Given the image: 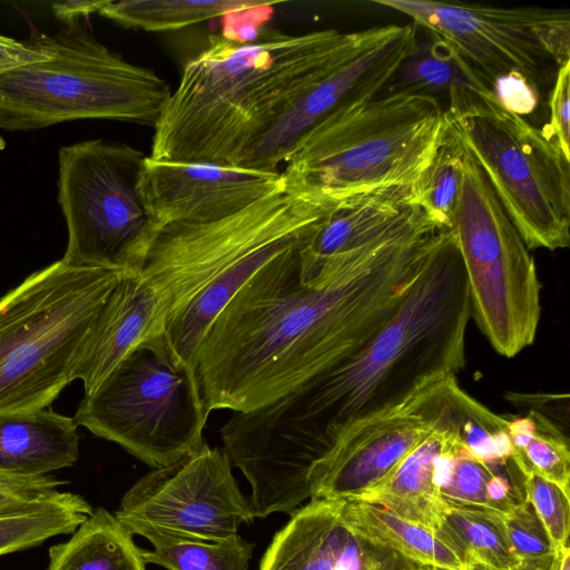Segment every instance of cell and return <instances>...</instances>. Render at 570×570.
<instances>
[{
  "mask_svg": "<svg viewBox=\"0 0 570 570\" xmlns=\"http://www.w3.org/2000/svg\"><path fill=\"white\" fill-rule=\"evenodd\" d=\"M75 420L48 409L0 414V472L40 476L79 458Z\"/></svg>",
  "mask_w": 570,
  "mask_h": 570,
  "instance_id": "cell-21",
  "label": "cell"
},
{
  "mask_svg": "<svg viewBox=\"0 0 570 570\" xmlns=\"http://www.w3.org/2000/svg\"><path fill=\"white\" fill-rule=\"evenodd\" d=\"M144 550L146 563L167 570H248L254 546L236 534L216 541L157 538Z\"/></svg>",
  "mask_w": 570,
  "mask_h": 570,
  "instance_id": "cell-27",
  "label": "cell"
},
{
  "mask_svg": "<svg viewBox=\"0 0 570 570\" xmlns=\"http://www.w3.org/2000/svg\"><path fill=\"white\" fill-rule=\"evenodd\" d=\"M537 431L521 454L527 465L538 475L556 484L570 498V451L568 439L550 419L532 411Z\"/></svg>",
  "mask_w": 570,
  "mask_h": 570,
  "instance_id": "cell-32",
  "label": "cell"
},
{
  "mask_svg": "<svg viewBox=\"0 0 570 570\" xmlns=\"http://www.w3.org/2000/svg\"><path fill=\"white\" fill-rule=\"evenodd\" d=\"M446 131L434 98L381 92L332 111L298 140L281 173L288 190L334 200L411 187Z\"/></svg>",
  "mask_w": 570,
  "mask_h": 570,
  "instance_id": "cell-5",
  "label": "cell"
},
{
  "mask_svg": "<svg viewBox=\"0 0 570 570\" xmlns=\"http://www.w3.org/2000/svg\"><path fill=\"white\" fill-rule=\"evenodd\" d=\"M340 202L285 188L219 220L159 228L138 274L163 306L171 356L193 365L206 331L242 286L282 252L307 243Z\"/></svg>",
  "mask_w": 570,
  "mask_h": 570,
  "instance_id": "cell-4",
  "label": "cell"
},
{
  "mask_svg": "<svg viewBox=\"0 0 570 570\" xmlns=\"http://www.w3.org/2000/svg\"><path fill=\"white\" fill-rule=\"evenodd\" d=\"M261 2L250 0H108L99 14L126 28L145 31H171L224 17Z\"/></svg>",
  "mask_w": 570,
  "mask_h": 570,
  "instance_id": "cell-26",
  "label": "cell"
},
{
  "mask_svg": "<svg viewBox=\"0 0 570 570\" xmlns=\"http://www.w3.org/2000/svg\"><path fill=\"white\" fill-rule=\"evenodd\" d=\"M439 35L492 82L520 73L538 88L551 67L570 61V12L433 0H375Z\"/></svg>",
  "mask_w": 570,
  "mask_h": 570,
  "instance_id": "cell-12",
  "label": "cell"
},
{
  "mask_svg": "<svg viewBox=\"0 0 570 570\" xmlns=\"http://www.w3.org/2000/svg\"><path fill=\"white\" fill-rule=\"evenodd\" d=\"M511 460L523 475L525 500L532 507L558 553L568 546L570 498L566 497L556 484L534 473L515 450Z\"/></svg>",
  "mask_w": 570,
  "mask_h": 570,
  "instance_id": "cell-33",
  "label": "cell"
},
{
  "mask_svg": "<svg viewBox=\"0 0 570 570\" xmlns=\"http://www.w3.org/2000/svg\"><path fill=\"white\" fill-rule=\"evenodd\" d=\"M364 36L263 29L255 40L237 42L210 35L184 65L154 127L149 156L242 167L286 110Z\"/></svg>",
  "mask_w": 570,
  "mask_h": 570,
  "instance_id": "cell-3",
  "label": "cell"
},
{
  "mask_svg": "<svg viewBox=\"0 0 570 570\" xmlns=\"http://www.w3.org/2000/svg\"><path fill=\"white\" fill-rule=\"evenodd\" d=\"M285 188L278 170L150 156L145 157L138 180L142 206L157 230L174 223L219 220Z\"/></svg>",
  "mask_w": 570,
  "mask_h": 570,
  "instance_id": "cell-16",
  "label": "cell"
},
{
  "mask_svg": "<svg viewBox=\"0 0 570 570\" xmlns=\"http://www.w3.org/2000/svg\"><path fill=\"white\" fill-rule=\"evenodd\" d=\"M431 569L415 564L396 552L370 546L365 542L361 570H425Z\"/></svg>",
  "mask_w": 570,
  "mask_h": 570,
  "instance_id": "cell-38",
  "label": "cell"
},
{
  "mask_svg": "<svg viewBox=\"0 0 570 570\" xmlns=\"http://www.w3.org/2000/svg\"><path fill=\"white\" fill-rule=\"evenodd\" d=\"M454 414L462 442L489 466L505 464L514 455L508 420L491 412L460 386L454 396Z\"/></svg>",
  "mask_w": 570,
  "mask_h": 570,
  "instance_id": "cell-30",
  "label": "cell"
},
{
  "mask_svg": "<svg viewBox=\"0 0 570 570\" xmlns=\"http://www.w3.org/2000/svg\"><path fill=\"white\" fill-rule=\"evenodd\" d=\"M425 570H434V569H425Z\"/></svg>",
  "mask_w": 570,
  "mask_h": 570,
  "instance_id": "cell-43",
  "label": "cell"
},
{
  "mask_svg": "<svg viewBox=\"0 0 570 570\" xmlns=\"http://www.w3.org/2000/svg\"><path fill=\"white\" fill-rule=\"evenodd\" d=\"M125 273L61 258L0 299V414L45 409L75 381Z\"/></svg>",
  "mask_w": 570,
  "mask_h": 570,
  "instance_id": "cell-6",
  "label": "cell"
},
{
  "mask_svg": "<svg viewBox=\"0 0 570 570\" xmlns=\"http://www.w3.org/2000/svg\"><path fill=\"white\" fill-rule=\"evenodd\" d=\"M435 533L456 553L462 566L483 563L503 570H521L498 512L449 504Z\"/></svg>",
  "mask_w": 570,
  "mask_h": 570,
  "instance_id": "cell-25",
  "label": "cell"
},
{
  "mask_svg": "<svg viewBox=\"0 0 570 570\" xmlns=\"http://www.w3.org/2000/svg\"><path fill=\"white\" fill-rule=\"evenodd\" d=\"M442 230L415 208L354 250L316 258L305 243L268 261L196 351L208 411L258 409L353 354L396 309Z\"/></svg>",
  "mask_w": 570,
  "mask_h": 570,
  "instance_id": "cell-1",
  "label": "cell"
},
{
  "mask_svg": "<svg viewBox=\"0 0 570 570\" xmlns=\"http://www.w3.org/2000/svg\"><path fill=\"white\" fill-rule=\"evenodd\" d=\"M498 515L521 570H549L558 553L529 502H515Z\"/></svg>",
  "mask_w": 570,
  "mask_h": 570,
  "instance_id": "cell-31",
  "label": "cell"
},
{
  "mask_svg": "<svg viewBox=\"0 0 570 570\" xmlns=\"http://www.w3.org/2000/svg\"><path fill=\"white\" fill-rule=\"evenodd\" d=\"M493 92L500 107L524 117L539 102V88L520 73H510L492 82Z\"/></svg>",
  "mask_w": 570,
  "mask_h": 570,
  "instance_id": "cell-35",
  "label": "cell"
},
{
  "mask_svg": "<svg viewBox=\"0 0 570 570\" xmlns=\"http://www.w3.org/2000/svg\"><path fill=\"white\" fill-rule=\"evenodd\" d=\"M27 41L49 59L0 76V129L35 130L78 119L155 127L169 85L99 42L87 21L56 33L33 30Z\"/></svg>",
  "mask_w": 570,
  "mask_h": 570,
  "instance_id": "cell-7",
  "label": "cell"
},
{
  "mask_svg": "<svg viewBox=\"0 0 570 570\" xmlns=\"http://www.w3.org/2000/svg\"><path fill=\"white\" fill-rule=\"evenodd\" d=\"M345 528L370 546L387 549L434 570H461L456 553L438 534L387 510L362 501L342 500Z\"/></svg>",
  "mask_w": 570,
  "mask_h": 570,
  "instance_id": "cell-22",
  "label": "cell"
},
{
  "mask_svg": "<svg viewBox=\"0 0 570 570\" xmlns=\"http://www.w3.org/2000/svg\"><path fill=\"white\" fill-rule=\"evenodd\" d=\"M63 484L49 475L16 476L0 472V512L43 501Z\"/></svg>",
  "mask_w": 570,
  "mask_h": 570,
  "instance_id": "cell-34",
  "label": "cell"
},
{
  "mask_svg": "<svg viewBox=\"0 0 570 570\" xmlns=\"http://www.w3.org/2000/svg\"><path fill=\"white\" fill-rule=\"evenodd\" d=\"M92 511L79 494L58 491L43 501L0 512V556L71 533Z\"/></svg>",
  "mask_w": 570,
  "mask_h": 570,
  "instance_id": "cell-24",
  "label": "cell"
},
{
  "mask_svg": "<svg viewBox=\"0 0 570 570\" xmlns=\"http://www.w3.org/2000/svg\"><path fill=\"white\" fill-rule=\"evenodd\" d=\"M224 448L200 446L132 484L115 515L134 535L216 542L255 518Z\"/></svg>",
  "mask_w": 570,
  "mask_h": 570,
  "instance_id": "cell-13",
  "label": "cell"
},
{
  "mask_svg": "<svg viewBox=\"0 0 570 570\" xmlns=\"http://www.w3.org/2000/svg\"><path fill=\"white\" fill-rule=\"evenodd\" d=\"M145 155L102 139L62 146L57 202L68 242L63 261L138 274L157 233L139 196Z\"/></svg>",
  "mask_w": 570,
  "mask_h": 570,
  "instance_id": "cell-11",
  "label": "cell"
},
{
  "mask_svg": "<svg viewBox=\"0 0 570 570\" xmlns=\"http://www.w3.org/2000/svg\"><path fill=\"white\" fill-rule=\"evenodd\" d=\"M569 85L570 61L558 68L549 102L550 121L547 124L551 134L554 136L563 153L568 157H570Z\"/></svg>",
  "mask_w": 570,
  "mask_h": 570,
  "instance_id": "cell-36",
  "label": "cell"
},
{
  "mask_svg": "<svg viewBox=\"0 0 570 570\" xmlns=\"http://www.w3.org/2000/svg\"><path fill=\"white\" fill-rule=\"evenodd\" d=\"M416 39L413 22L366 29L353 52L286 110L242 167L277 171L298 140L332 111L380 95L415 49Z\"/></svg>",
  "mask_w": 570,
  "mask_h": 570,
  "instance_id": "cell-15",
  "label": "cell"
},
{
  "mask_svg": "<svg viewBox=\"0 0 570 570\" xmlns=\"http://www.w3.org/2000/svg\"><path fill=\"white\" fill-rule=\"evenodd\" d=\"M459 386L455 374H435L401 401L352 423L313 465L311 499L348 500L379 483L453 417Z\"/></svg>",
  "mask_w": 570,
  "mask_h": 570,
  "instance_id": "cell-14",
  "label": "cell"
},
{
  "mask_svg": "<svg viewBox=\"0 0 570 570\" xmlns=\"http://www.w3.org/2000/svg\"><path fill=\"white\" fill-rule=\"evenodd\" d=\"M558 556V554H557ZM549 570H557V557L556 559L553 560L551 567L549 568Z\"/></svg>",
  "mask_w": 570,
  "mask_h": 570,
  "instance_id": "cell-42",
  "label": "cell"
},
{
  "mask_svg": "<svg viewBox=\"0 0 570 570\" xmlns=\"http://www.w3.org/2000/svg\"><path fill=\"white\" fill-rule=\"evenodd\" d=\"M557 570H570L569 544L562 548L557 556Z\"/></svg>",
  "mask_w": 570,
  "mask_h": 570,
  "instance_id": "cell-40",
  "label": "cell"
},
{
  "mask_svg": "<svg viewBox=\"0 0 570 570\" xmlns=\"http://www.w3.org/2000/svg\"><path fill=\"white\" fill-rule=\"evenodd\" d=\"M459 436L453 413L448 423L429 434L379 483L348 500L381 507L436 532L449 504L436 485L435 465Z\"/></svg>",
  "mask_w": 570,
  "mask_h": 570,
  "instance_id": "cell-20",
  "label": "cell"
},
{
  "mask_svg": "<svg viewBox=\"0 0 570 570\" xmlns=\"http://www.w3.org/2000/svg\"><path fill=\"white\" fill-rule=\"evenodd\" d=\"M108 0H69L51 3L55 17L65 24L87 21L92 13H99Z\"/></svg>",
  "mask_w": 570,
  "mask_h": 570,
  "instance_id": "cell-39",
  "label": "cell"
},
{
  "mask_svg": "<svg viewBox=\"0 0 570 570\" xmlns=\"http://www.w3.org/2000/svg\"><path fill=\"white\" fill-rule=\"evenodd\" d=\"M445 119L484 173L527 247H568L570 157L548 125L538 128L498 102Z\"/></svg>",
  "mask_w": 570,
  "mask_h": 570,
  "instance_id": "cell-9",
  "label": "cell"
},
{
  "mask_svg": "<svg viewBox=\"0 0 570 570\" xmlns=\"http://www.w3.org/2000/svg\"><path fill=\"white\" fill-rule=\"evenodd\" d=\"M165 313L153 288L139 274L125 273L110 294L87 351L76 371L85 394L132 351L149 347L167 352L164 342Z\"/></svg>",
  "mask_w": 570,
  "mask_h": 570,
  "instance_id": "cell-17",
  "label": "cell"
},
{
  "mask_svg": "<svg viewBox=\"0 0 570 570\" xmlns=\"http://www.w3.org/2000/svg\"><path fill=\"white\" fill-rule=\"evenodd\" d=\"M417 26V24H416ZM382 92H409L434 98L445 117L498 102L492 81L449 41L417 26L415 49Z\"/></svg>",
  "mask_w": 570,
  "mask_h": 570,
  "instance_id": "cell-19",
  "label": "cell"
},
{
  "mask_svg": "<svg viewBox=\"0 0 570 570\" xmlns=\"http://www.w3.org/2000/svg\"><path fill=\"white\" fill-rule=\"evenodd\" d=\"M451 229L464 267L471 316L499 354L513 357L535 340L541 283L530 249L464 147Z\"/></svg>",
  "mask_w": 570,
  "mask_h": 570,
  "instance_id": "cell-8",
  "label": "cell"
},
{
  "mask_svg": "<svg viewBox=\"0 0 570 570\" xmlns=\"http://www.w3.org/2000/svg\"><path fill=\"white\" fill-rule=\"evenodd\" d=\"M72 533L49 549L46 570H146L144 550L104 508L94 510Z\"/></svg>",
  "mask_w": 570,
  "mask_h": 570,
  "instance_id": "cell-23",
  "label": "cell"
},
{
  "mask_svg": "<svg viewBox=\"0 0 570 570\" xmlns=\"http://www.w3.org/2000/svg\"><path fill=\"white\" fill-rule=\"evenodd\" d=\"M342 500L311 499L275 533L258 570H361L365 542L341 519Z\"/></svg>",
  "mask_w": 570,
  "mask_h": 570,
  "instance_id": "cell-18",
  "label": "cell"
},
{
  "mask_svg": "<svg viewBox=\"0 0 570 570\" xmlns=\"http://www.w3.org/2000/svg\"><path fill=\"white\" fill-rule=\"evenodd\" d=\"M209 413L193 366L141 346L85 394L73 420L159 469L203 444Z\"/></svg>",
  "mask_w": 570,
  "mask_h": 570,
  "instance_id": "cell-10",
  "label": "cell"
},
{
  "mask_svg": "<svg viewBox=\"0 0 570 570\" xmlns=\"http://www.w3.org/2000/svg\"><path fill=\"white\" fill-rule=\"evenodd\" d=\"M470 317L455 235L444 228L396 309L360 348L220 428L224 450L250 485L254 517L292 514L311 499L313 465L356 420L430 376L461 371Z\"/></svg>",
  "mask_w": 570,
  "mask_h": 570,
  "instance_id": "cell-2",
  "label": "cell"
},
{
  "mask_svg": "<svg viewBox=\"0 0 570 570\" xmlns=\"http://www.w3.org/2000/svg\"><path fill=\"white\" fill-rule=\"evenodd\" d=\"M48 59V55L43 53L27 40L19 41L0 35V76Z\"/></svg>",
  "mask_w": 570,
  "mask_h": 570,
  "instance_id": "cell-37",
  "label": "cell"
},
{
  "mask_svg": "<svg viewBox=\"0 0 570 570\" xmlns=\"http://www.w3.org/2000/svg\"><path fill=\"white\" fill-rule=\"evenodd\" d=\"M494 472L459 436L436 461L435 482L448 504L497 512L488 493Z\"/></svg>",
  "mask_w": 570,
  "mask_h": 570,
  "instance_id": "cell-29",
  "label": "cell"
},
{
  "mask_svg": "<svg viewBox=\"0 0 570 570\" xmlns=\"http://www.w3.org/2000/svg\"><path fill=\"white\" fill-rule=\"evenodd\" d=\"M463 147L448 128L432 160L411 186L413 202L439 226L451 228L462 181Z\"/></svg>",
  "mask_w": 570,
  "mask_h": 570,
  "instance_id": "cell-28",
  "label": "cell"
},
{
  "mask_svg": "<svg viewBox=\"0 0 570 570\" xmlns=\"http://www.w3.org/2000/svg\"><path fill=\"white\" fill-rule=\"evenodd\" d=\"M461 570H503V569H498V568H494V567H491L488 564H483V563H466V564L462 566Z\"/></svg>",
  "mask_w": 570,
  "mask_h": 570,
  "instance_id": "cell-41",
  "label": "cell"
}]
</instances>
